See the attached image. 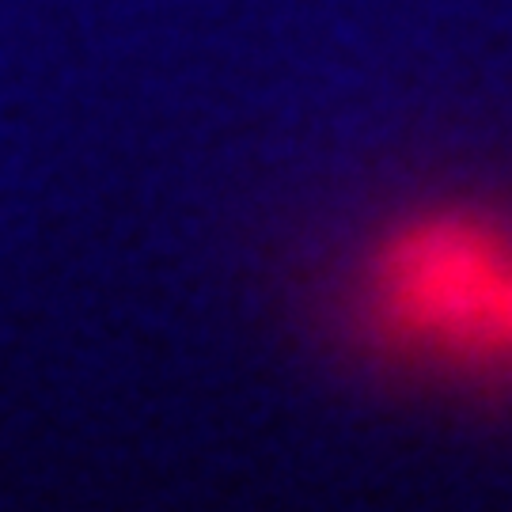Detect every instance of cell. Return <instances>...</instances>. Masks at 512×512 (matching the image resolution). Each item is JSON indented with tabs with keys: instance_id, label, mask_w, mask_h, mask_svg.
<instances>
[{
	"instance_id": "obj_1",
	"label": "cell",
	"mask_w": 512,
	"mask_h": 512,
	"mask_svg": "<svg viewBox=\"0 0 512 512\" xmlns=\"http://www.w3.org/2000/svg\"><path fill=\"white\" fill-rule=\"evenodd\" d=\"M372 327L414 357L512 380V228L475 209L399 220L368 258Z\"/></svg>"
}]
</instances>
